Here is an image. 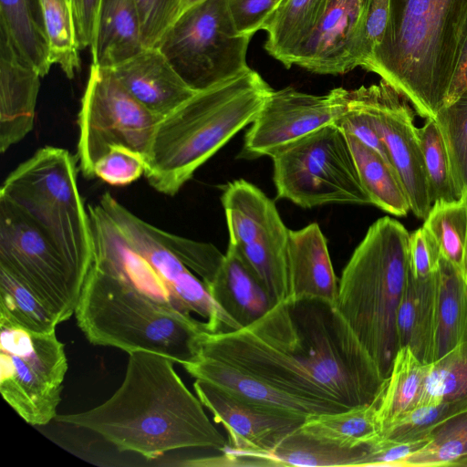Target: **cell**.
Masks as SVG:
<instances>
[{"instance_id": "26", "label": "cell", "mask_w": 467, "mask_h": 467, "mask_svg": "<svg viewBox=\"0 0 467 467\" xmlns=\"http://www.w3.org/2000/svg\"><path fill=\"white\" fill-rule=\"evenodd\" d=\"M144 47L135 0H100L90 47L92 64L112 68Z\"/></svg>"}, {"instance_id": "15", "label": "cell", "mask_w": 467, "mask_h": 467, "mask_svg": "<svg viewBox=\"0 0 467 467\" xmlns=\"http://www.w3.org/2000/svg\"><path fill=\"white\" fill-rule=\"evenodd\" d=\"M126 239L150 262L182 308L206 319L212 332L240 329L213 300L205 284L181 260L165 239V231L143 221L110 193L98 201Z\"/></svg>"}, {"instance_id": "36", "label": "cell", "mask_w": 467, "mask_h": 467, "mask_svg": "<svg viewBox=\"0 0 467 467\" xmlns=\"http://www.w3.org/2000/svg\"><path fill=\"white\" fill-rule=\"evenodd\" d=\"M428 439L400 467L463 466L467 462V411L435 427Z\"/></svg>"}, {"instance_id": "23", "label": "cell", "mask_w": 467, "mask_h": 467, "mask_svg": "<svg viewBox=\"0 0 467 467\" xmlns=\"http://www.w3.org/2000/svg\"><path fill=\"white\" fill-rule=\"evenodd\" d=\"M195 379L209 382L244 401L308 417L315 414L335 413L328 409L289 394L227 363L196 356L182 365Z\"/></svg>"}, {"instance_id": "52", "label": "cell", "mask_w": 467, "mask_h": 467, "mask_svg": "<svg viewBox=\"0 0 467 467\" xmlns=\"http://www.w3.org/2000/svg\"><path fill=\"white\" fill-rule=\"evenodd\" d=\"M463 341H467V325H466V330H465V335H464Z\"/></svg>"}, {"instance_id": "6", "label": "cell", "mask_w": 467, "mask_h": 467, "mask_svg": "<svg viewBox=\"0 0 467 467\" xmlns=\"http://www.w3.org/2000/svg\"><path fill=\"white\" fill-rule=\"evenodd\" d=\"M410 234L385 216L368 229L338 282L336 306L387 379L400 348L396 317L408 274Z\"/></svg>"}, {"instance_id": "24", "label": "cell", "mask_w": 467, "mask_h": 467, "mask_svg": "<svg viewBox=\"0 0 467 467\" xmlns=\"http://www.w3.org/2000/svg\"><path fill=\"white\" fill-rule=\"evenodd\" d=\"M439 271L422 279L409 272L397 317L399 346L409 347L425 364L435 361Z\"/></svg>"}, {"instance_id": "50", "label": "cell", "mask_w": 467, "mask_h": 467, "mask_svg": "<svg viewBox=\"0 0 467 467\" xmlns=\"http://www.w3.org/2000/svg\"><path fill=\"white\" fill-rule=\"evenodd\" d=\"M467 89V37L463 44L457 68L450 86L444 106L452 103Z\"/></svg>"}, {"instance_id": "34", "label": "cell", "mask_w": 467, "mask_h": 467, "mask_svg": "<svg viewBox=\"0 0 467 467\" xmlns=\"http://www.w3.org/2000/svg\"><path fill=\"white\" fill-rule=\"evenodd\" d=\"M40 4L51 63L73 78L80 69L81 49L74 0H40Z\"/></svg>"}, {"instance_id": "3", "label": "cell", "mask_w": 467, "mask_h": 467, "mask_svg": "<svg viewBox=\"0 0 467 467\" xmlns=\"http://www.w3.org/2000/svg\"><path fill=\"white\" fill-rule=\"evenodd\" d=\"M467 37V0H389L381 44L362 67L381 78L420 117L443 107Z\"/></svg>"}, {"instance_id": "8", "label": "cell", "mask_w": 467, "mask_h": 467, "mask_svg": "<svg viewBox=\"0 0 467 467\" xmlns=\"http://www.w3.org/2000/svg\"><path fill=\"white\" fill-rule=\"evenodd\" d=\"M276 197L302 208L368 204L344 131L325 126L272 157Z\"/></svg>"}, {"instance_id": "16", "label": "cell", "mask_w": 467, "mask_h": 467, "mask_svg": "<svg viewBox=\"0 0 467 467\" xmlns=\"http://www.w3.org/2000/svg\"><path fill=\"white\" fill-rule=\"evenodd\" d=\"M348 104V89L343 88L326 95L308 94L291 87L273 89L247 130L238 158L272 157L315 130L336 124Z\"/></svg>"}, {"instance_id": "25", "label": "cell", "mask_w": 467, "mask_h": 467, "mask_svg": "<svg viewBox=\"0 0 467 467\" xmlns=\"http://www.w3.org/2000/svg\"><path fill=\"white\" fill-rule=\"evenodd\" d=\"M205 285L216 304L240 328L259 319L275 305L259 279L231 245L214 276Z\"/></svg>"}, {"instance_id": "51", "label": "cell", "mask_w": 467, "mask_h": 467, "mask_svg": "<svg viewBox=\"0 0 467 467\" xmlns=\"http://www.w3.org/2000/svg\"><path fill=\"white\" fill-rule=\"evenodd\" d=\"M203 0H183L182 5V9L180 15L185 11L186 9L190 8L191 6L202 2Z\"/></svg>"}, {"instance_id": "32", "label": "cell", "mask_w": 467, "mask_h": 467, "mask_svg": "<svg viewBox=\"0 0 467 467\" xmlns=\"http://www.w3.org/2000/svg\"><path fill=\"white\" fill-rule=\"evenodd\" d=\"M467 325V285L441 256L435 361L463 342Z\"/></svg>"}, {"instance_id": "40", "label": "cell", "mask_w": 467, "mask_h": 467, "mask_svg": "<svg viewBox=\"0 0 467 467\" xmlns=\"http://www.w3.org/2000/svg\"><path fill=\"white\" fill-rule=\"evenodd\" d=\"M444 138L456 182L467 190V89L433 118Z\"/></svg>"}, {"instance_id": "54", "label": "cell", "mask_w": 467, "mask_h": 467, "mask_svg": "<svg viewBox=\"0 0 467 467\" xmlns=\"http://www.w3.org/2000/svg\"><path fill=\"white\" fill-rule=\"evenodd\" d=\"M464 192H465V193H466V195H467V190H465Z\"/></svg>"}, {"instance_id": "46", "label": "cell", "mask_w": 467, "mask_h": 467, "mask_svg": "<svg viewBox=\"0 0 467 467\" xmlns=\"http://www.w3.org/2000/svg\"><path fill=\"white\" fill-rule=\"evenodd\" d=\"M428 440L399 441L380 435L366 444L365 457L359 467H400L408 456L424 446Z\"/></svg>"}, {"instance_id": "38", "label": "cell", "mask_w": 467, "mask_h": 467, "mask_svg": "<svg viewBox=\"0 0 467 467\" xmlns=\"http://www.w3.org/2000/svg\"><path fill=\"white\" fill-rule=\"evenodd\" d=\"M467 397V341L432 362L417 407Z\"/></svg>"}, {"instance_id": "37", "label": "cell", "mask_w": 467, "mask_h": 467, "mask_svg": "<svg viewBox=\"0 0 467 467\" xmlns=\"http://www.w3.org/2000/svg\"><path fill=\"white\" fill-rule=\"evenodd\" d=\"M0 320L43 334L56 331L59 324L30 291L1 268Z\"/></svg>"}, {"instance_id": "33", "label": "cell", "mask_w": 467, "mask_h": 467, "mask_svg": "<svg viewBox=\"0 0 467 467\" xmlns=\"http://www.w3.org/2000/svg\"><path fill=\"white\" fill-rule=\"evenodd\" d=\"M423 226L434 237L441 256L467 285V195L452 202H434Z\"/></svg>"}, {"instance_id": "14", "label": "cell", "mask_w": 467, "mask_h": 467, "mask_svg": "<svg viewBox=\"0 0 467 467\" xmlns=\"http://www.w3.org/2000/svg\"><path fill=\"white\" fill-rule=\"evenodd\" d=\"M349 95L366 112L382 140L405 189L410 211L424 220L432 202L415 126L417 112L405 97L383 80L349 89Z\"/></svg>"}, {"instance_id": "30", "label": "cell", "mask_w": 467, "mask_h": 467, "mask_svg": "<svg viewBox=\"0 0 467 467\" xmlns=\"http://www.w3.org/2000/svg\"><path fill=\"white\" fill-rule=\"evenodd\" d=\"M429 366L421 362L409 347L399 348L390 373L377 396L378 418L382 431L417 407Z\"/></svg>"}, {"instance_id": "5", "label": "cell", "mask_w": 467, "mask_h": 467, "mask_svg": "<svg viewBox=\"0 0 467 467\" xmlns=\"http://www.w3.org/2000/svg\"><path fill=\"white\" fill-rule=\"evenodd\" d=\"M79 329L93 345L149 351L184 365L196 355L208 323L181 312L91 264L75 310Z\"/></svg>"}, {"instance_id": "17", "label": "cell", "mask_w": 467, "mask_h": 467, "mask_svg": "<svg viewBox=\"0 0 467 467\" xmlns=\"http://www.w3.org/2000/svg\"><path fill=\"white\" fill-rule=\"evenodd\" d=\"M195 393L223 425L228 440L224 449L234 451H266L298 429L306 417L244 401L201 379L193 383Z\"/></svg>"}, {"instance_id": "45", "label": "cell", "mask_w": 467, "mask_h": 467, "mask_svg": "<svg viewBox=\"0 0 467 467\" xmlns=\"http://www.w3.org/2000/svg\"><path fill=\"white\" fill-rule=\"evenodd\" d=\"M440 259L439 246L423 225L410 234L408 264L414 278L422 279L438 273Z\"/></svg>"}, {"instance_id": "27", "label": "cell", "mask_w": 467, "mask_h": 467, "mask_svg": "<svg viewBox=\"0 0 467 467\" xmlns=\"http://www.w3.org/2000/svg\"><path fill=\"white\" fill-rule=\"evenodd\" d=\"M329 0H284L265 24V49L286 68L308 39Z\"/></svg>"}, {"instance_id": "20", "label": "cell", "mask_w": 467, "mask_h": 467, "mask_svg": "<svg viewBox=\"0 0 467 467\" xmlns=\"http://www.w3.org/2000/svg\"><path fill=\"white\" fill-rule=\"evenodd\" d=\"M109 69L131 96L160 118L196 92L182 78L158 47H144L134 57Z\"/></svg>"}, {"instance_id": "4", "label": "cell", "mask_w": 467, "mask_h": 467, "mask_svg": "<svg viewBox=\"0 0 467 467\" xmlns=\"http://www.w3.org/2000/svg\"><path fill=\"white\" fill-rule=\"evenodd\" d=\"M273 89L249 67L196 91L157 123L145 177L157 192L173 196L194 172L250 125Z\"/></svg>"}, {"instance_id": "35", "label": "cell", "mask_w": 467, "mask_h": 467, "mask_svg": "<svg viewBox=\"0 0 467 467\" xmlns=\"http://www.w3.org/2000/svg\"><path fill=\"white\" fill-rule=\"evenodd\" d=\"M417 133L432 204L459 201L464 192L456 182L448 148L436 120L426 119L423 126L417 128Z\"/></svg>"}, {"instance_id": "29", "label": "cell", "mask_w": 467, "mask_h": 467, "mask_svg": "<svg viewBox=\"0 0 467 467\" xmlns=\"http://www.w3.org/2000/svg\"><path fill=\"white\" fill-rule=\"evenodd\" d=\"M0 32L46 76L51 66L40 0H0Z\"/></svg>"}, {"instance_id": "2", "label": "cell", "mask_w": 467, "mask_h": 467, "mask_svg": "<svg viewBox=\"0 0 467 467\" xmlns=\"http://www.w3.org/2000/svg\"><path fill=\"white\" fill-rule=\"evenodd\" d=\"M173 363L157 353L130 352L124 379L109 399L88 410L57 414L55 420L90 431L119 451L148 460L179 449L222 451L227 440Z\"/></svg>"}, {"instance_id": "21", "label": "cell", "mask_w": 467, "mask_h": 467, "mask_svg": "<svg viewBox=\"0 0 467 467\" xmlns=\"http://www.w3.org/2000/svg\"><path fill=\"white\" fill-rule=\"evenodd\" d=\"M210 457L213 466H359L366 453V444L348 449L321 441L304 432L300 427L266 451H234L223 449Z\"/></svg>"}, {"instance_id": "7", "label": "cell", "mask_w": 467, "mask_h": 467, "mask_svg": "<svg viewBox=\"0 0 467 467\" xmlns=\"http://www.w3.org/2000/svg\"><path fill=\"white\" fill-rule=\"evenodd\" d=\"M76 160L65 149L46 146L20 163L0 189L86 281L93 260L88 209L77 182Z\"/></svg>"}, {"instance_id": "41", "label": "cell", "mask_w": 467, "mask_h": 467, "mask_svg": "<svg viewBox=\"0 0 467 467\" xmlns=\"http://www.w3.org/2000/svg\"><path fill=\"white\" fill-rule=\"evenodd\" d=\"M147 160L140 153L123 145H112L96 162L95 177L114 186H124L145 173Z\"/></svg>"}, {"instance_id": "22", "label": "cell", "mask_w": 467, "mask_h": 467, "mask_svg": "<svg viewBox=\"0 0 467 467\" xmlns=\"http://www.w3.org/2000/svg\"><path fill=\"white\" fill-rule=\"evenodd\" d=\"M287 278L288 297H312L336 304L338 281L327 239L317 223L289 231Z\"/></svg>"}, {"instance_id": "31", "label": "cell", "mask_w": 467, "mask_h": 467, "mask_svg": "<svg viewBox=\"0 0 467 467\" xmlns=\"http://www.w3.org/2000/svg\"><path fill=\"white\" fill-rule=\"evenodd\" d=\"M300 429L337 447L352 449L365 445L381 435L378 399L339 412L310 415Z\"/></svg>"}, {"instance_id": "53", "label": "cell", "mask_w": 467, "mask_h": 467, "mask_svg": "<svg viewBox=\"0 0 467 467\" xmlns=\"http://www.w3.org/2000/svg\"><path fill=\"white\" fill-rule=\"evenodd\" d=\"M463 466L467 467V462L464 463V465H463Z\"/></svg>"}, {"instance_id": "49", "label": "cell", "mask_w": 467, "mask_h": 467, "mask_svg": "<svg viewBox=\"0 0 467 467\" xmlns=\"http://www.w3.org/2000/svg\"><path fill=\"white\" fill-rule=\"evenodd\" d=\"M100 0H74L78 41L81 49L92 46Z\"/></svg>"}, {"instance_id": "9", "label": "cell", "mask_w": 467, "mask_h": 467, "mask_svg": "<svg viewBox=\"0 0 467 467\" xmlns=\"http://www.w3.org/2000/svg\"><path fill=\"white\" fill-rule=\"evenodd\" d=\"M250 39L237 31L228 0H203L177 17L158 47L182 78L200 91L249 68Z\"/></svg>"}, {"instance_id": "43", "label": "cell", "mask_w": 467, "mask_h": 467, "mask_svg": "<svg viewBox=\"0 0 467 467\" xmlns=\"http://www.w3.org/2000/svg\"><path fill=\"white\" fill-rule=\"evenodd\" d=\"M165 239L181 260L204 284L209 283L220 267L224 254L213 244L181 237L165 232Z\"/></svg>"}, {"instance_id": "39", "label": "cell", "mask_w": 467, "mask_h": 467, "mask_svg": "<svg viewBox=\"0 0 467 467\" xmlns=\"http://www.w3.org/2000/svg\"><path fill=\"white\" fill-rule=\"evenodd\" d=\"M464 411H467V397L416 407L385 429L381 436L399 441L428 439L435 427Z\"/></svg>"}, {"instance_id": "18", "label": "cell", "mask_w": 467, "mask_h": 467, "mask_svg": "<svg viewBox=\"0 0 467 467\" xmlns=\"http://www.w3.org/2000/svg\"><path fill=\"white\" fill-rule=\"evenodd\" d=\"M364 0H329L293 65L322 75H339L358 67L356 42Z\"/></svg>"}, {"instance_id": "44", "label": "cell", "mask_w": 467, "mask_h": 467, "mask_svg": "<svg viewBox=\"0 0 467 467\" xmlns=\"http://www.w3.org/2000/svg\"><path fill=\"white\" fill-rule=\"evenodd\" d=\"M183 0H135L145 47H158L180 16Z\"/></svg>"}, {"instance_id": "28", "label": "cell", "mask_w": 467, "mask_h": 467, "mask_svg": "<svg viewBox=\"0 0 467 467\" xmlns=\"http://www.w3.org/2000/svg\"><path fill=\"white\" fill-rule=\"evenodd\" d=\"M344 131V130H343ZM361 185L373 204L396 216H406L410 202L394 167L354 135L344 131Z\"/></svg>"}, {"instance_id": "47", "label": "cell", "mask_w": 467, "mask_h": 467, "mask_svg": "<svg viewBox=\"0 0 467 467\" xmlns=\"http://www.w3.org/2000/svg\"><path fill=\"white\" fill-rule=\"evenodd\" d=\"M284 0H228L229 9L237 31L252 37L263 30L266 21Z\"/></svg>"}, {"instance_id": "42", "label": "cell", "mask_w": 467, "mask_h": 467, "mask_svg": "<svg viewBox=\"0 0 467 467\" xmlns=\"http://www.w3.org/2000/svg\"><path fill=\"white\" fill-rule=\"evenodd\" d=\"M389 19V0H364L359 22L356 59L363 67L383 41Z\"/></svg>"}, {"instance_id": "1", "label": "cell", "mask_w": 467, "mask_h": 467, "mask_svg": "<svg viewBox=\"0 0 467 467\" xmlns=\"http://www.w3.org/2000/svg\"><path fill=\"white\" fill-rule=\"evenodd\" d=\"M196 356L332 412L371 403L386 379L336 304L312 297H287L240 329L202 333Z\"/></svg>"}, {"instance_id": "13", "label": "cell", "mask_w": 467, "mask_h": 467, "mask_svg": "<svg viewBox=\"0 0 467 467\" xmlns=\"http://www.w3.org/2000/svg\"><path fill=\"white\" fill-rule=\"evenodd\" d=\"M229 244L259 279L275 305L289 296V229L273 200L244 180L224 185L222 194Z\"/></svg>"}, {"instance_id": "48", "label": "cell", "mask_w": 467, "mask_h": 467, "mask_svg": "<svg viewBox=\"0 0 467 467\" xmlns=\"http://www.w3.org/2000/svg\"><path fill=\"white\" fill-rule=\"evenodd\" d=\"M336 124L338 125L342 130L354 135L361 142L377 151L391 164L388 151L382 140L374 129L366 112L351 99L349 89L348 109L342 118Z\"/></svg>"}, {"instance_id": "12", "label": "cell", "mask_w": 467, "mask_h": 467, "mask_svg": "<svg viewBox=\"0 0 467 467\" xmlns=\"http://www.w3.org/2000/svg\"><path fill=\"white\" fill-rule=\"evenodd\" d=\"M0 268L57 319H69L85 281L16 206L0 197Z\"/></svg>"}, {"instance_id": "10", "label": "cell", "mask_w": 467, "mask_h": 467, "mask_svg": "<svg viewBox=\"0 0 467 467\" xmlns=\"http://www.w3.org/2000/svg\"><path fill=\"white\" fill-rule=\"evenodd\" d=\"M67 367L56 331L36 333L0 320V392L26 423L55 420Z\"/></svg>"}, {"instance_id": "11", "label": "cell", "mask_w": 467, "mask_h": 467, "mask_svg": "<svg viewBox=\"0 0 467 467\" xmlns=\"http://www.w3.org/2000/svg\"><path fill=\"white\" fill-rule=\"evenodd\" d=\"M160 117L140 104L111 69L91 64L78 115L77 157L83 176L95 177L96 162L112 145L150 152Z\"/></svg>"}, {"instance_id": "19", "label": "cell", "mask_w": 467, "mask_h": 467, "mask_svg": "<svg viewBox=\"0 0 467 467\" xmlns=\"http://www.w3.org/2000/svg\"><path fill=\"white\" fill-rule=\"evenodd\" d=\"M39 72L0 32V151L22 140L34 127Z\"/></svg>"}]
</instances>
